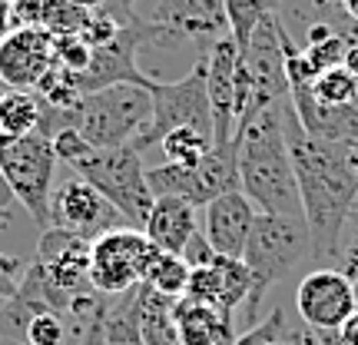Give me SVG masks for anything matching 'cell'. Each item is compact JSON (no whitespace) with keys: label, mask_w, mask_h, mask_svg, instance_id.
Here are the masks:
<instances>
[{"label":"cell","mask_w":358,"mask_h":345,"mask_svg":"<svg viewBox=\"0 0 358 345\" xmlns=\"http://www.w3.org/2000/svg\"><path fill=\"white\" fill-rule=\"evenodd\" d=\"M146 183L153 190V199L169 196V199H182V203L196 206V209H206L213 199L239 190V150H236V140L226 143V146H213L203 163L192 169L173 167V163L146 169Z\"/></svg>","instance_id":"obj_7"},{"label":"cell","mask_w":358,"mask_h":345,"mask_svg":"<svg viewBox=\"0 0 358 345\" xmlns=\"http://www.w3.org/2000/svg\"><path fill=\"white\" fill-rule=\"evenodd\" d=\"M83 183H90L100 192L106 203L113 206L120 219L143 230L146 216L153 209V190L146 183V169H143V153H136L133 146H120V150H93V153L70 167Z\"/></svg>","instance_id":"obj_5"},{"label":"cell","mask_w":358,"mask_h":345,"mask_svg":"<svg viewBox=\"0 0 358 345\" xmlns=\"http://www.w3.org/2000/svg\"><path fill=\"white\" fill-rule=\"evenodd\" d=\"M256 216H259V209L252 206V199L243 190H236L206 206V219L199 232H203V239L209 243V249L216 256L243 259L249 232L256 226Z\"/></svg>","instance_id":"obj_17"},{"label":"cell","mask_w":358,"mask_h":345,"mask_svg":"<svg viewBox=\"0 0 358 345\" xmlns=\"http://www.w3.org/2000/svg\"><path fill=\"white\" fill-rule=\"evenodd\" d=\"M312 97L325 106H348L358 103V80L348 73L345 66H332L312 80Z\"/></svg>","instance_id":"obj_28"},{"label":"cell","mask_w":358,"mask_h":345,"mask_svg":"<svg viewBox=\"0 0 358 345\" xmlns=\"http://www.w3.org/2000/svg\"><path fill=\"white\" fill-rule=\"evenodd\" d=\"M348 70V73H352V77L358 80V37L355 34H352V37H348V50H345V64H342Z\"/></svg>","instance_id":"obj_34"},{"label":"cell","mask_w":358,"mask_h":345,"mask_svg":"<svg viewBox=\"0 0 358 345\" xmlns=\"http://www.w3.org/2000/svg\"><path fill=\"white\" fill-rule=\"evenodd\" d=\"M299 319L315 332H338L342 322L355 312L352 282L338 269H312L295 289Z\"/></svg>","instance_id":"obj_13"},{"label":"cell","mask_w":358,"mask_h":345,"mask_svg":"<svg viewBox=\"0 0 358 345\" xmlns=\"http://www.w3.org/2000/svg\"><path fill=\"white\" fill-rule=\"evenodd\" d=\"M40 269V276L50 282L57 293L77 299L80 293H90V239L66 230H43L37 243V253L30 259Z\"/></svg>","instance_id":"obj_12"},{"label":"cell","mask_w":358,"mask_h":345,"mask_svg":"<svg viewBox=\"0 0 358 345\" xmlns=\"http://www.w3.org/2000/svg\"><path fill=\"white\" fill-rule=\"evenodd\" d=\"M189 262L182 256H169V253H159L153 259V266L146 272V286L159 295H169V299H182L186 295V286H189Z\"/></svg>","instance_id":"obj_26"},{"label":"cell","mask_w":358,"mask_h":345,"mask_svg":"<svg viewBox=\"0 0 358 345\" xmlns=\"http://www.w3.org/2000/svg\"><path fill=\"white\" fill-rule=\"evenodd\" d=\"M196 232H199L196 206L182 203V199H169V196L153 199V209H150L146 226H143V236H146L159 253L182 256Z\"/></svg>","instance_id":"obj_18"},{"label":"cell","mask_w":358,"mask_h":345,"mask_svg":"<svg viewBox=\"0 0 358 345\" xmlns=\"http://www.w3.org/2000/svg\"><path fill=\"white\" fill-rule=\"evenodd\" d=\"M153 24H159L166 34L189 37L199 47V57L213 50L219 37L229 34L226 0H159L153 10Z\"/></svg>","instance_id":"obj_16"},{"label":"cell","mask_w":358,"mask_h":345,"mask_svg":"<svg viewBox=\"0 0 358 345\" xmlns=\"http://www.w3.org/2000/svg\"><path fill=\"white\" fill-rule=\"evenodd\" d=\"M43 100L30 90H3L0 93V146L24 140L40 129Z\"/></svg>","instance_id":"obj_21"},{"label":"cell","mask_w":358,"mask_h":345,"mask_svg":"<svg viewBox=\"0 0 358 345\" xmlns=\"http://www.w3.org/2000/svg\"><path fill=\"white\" fill-rule=\"evenodd\" d=\"M77 345H103V335H100V316L93 322H87V329L80 332V342Z\"/></svg>","instance_id":"obj_33"},{"label":"cell","mask_w":358,"mask_h":345,"mask_svg":"<svg viewBox=\"0 0 358 345\" xmlns=\"http://www.w3.org/2000/svg\"><path fill=\"white\" fill-rule=\"evenodd\" d=\"M57 169V156L47 136L30 133L24 140L0 146V173L10 186L13 199L27 209V216L40 230H50V183Z\"/></svg>","instance_id":"obj_9"},{"label":"cell","mask_w":358,"mask_h":345,"mask_svg":"<svg viewBox=\"0 0 358 345\" xmlns=\"http://www.w3.org/2000/svg\"><path fill=\"white\" fill-rule=\"evenodd\" d=\"M308 256H312V236H308L306 219L259 213L243 253V262L252 276V293L243 309L245 329H252L259 322V302L266 299L268 289L275 282L289 279L295 266H302Z\"/></svg>","instance_id":"obj_3"},{"label":"cell","mask_w":358,"mask_h":345,"mask_svg":"<svg viewBox=\"0 0 358 345\" xmlns=\"http://www.w3.org/2000/svg\"><path fill=\"white\" fill-rule=\"evenodd\" d=\"M345 50H348V34H338L325 24H312L308 27V47L302 50L306 64L312 66V73L319 77L332 66L345 64Z\"/></svg>","instance_id":"obj_24"},{"label":"cell","mask_w":358,"mask_h":345,"mask_svg":"<svg viewBox=\"0 0 358 345\" xmlns=\"http://www.w3.org/2000/svg\"><path fill=\"white\" fill-rule=\"evenodd\" d=\"M0 345H20V342H7V339H0Z\"/></svg>","instance_id":"obj_39"},{"label":"cell","mask_w":358,"mask_h":345,"mask_svg":"<svg viewBox=\"0 0 358 345\" xmlns=\"http://www.w3.org/2000/svg\"><path fill=\"white\" fill-rule=\"evenodd\" d=\"M159 256L143 230L116 226L90 243V286L100 295H123L136 289Z\"/></svg>","instance_id":"obj_8"},{"label":"cell","mask_w":358,"mask_h":345,"mask_svg":"<svg viewBox=\"0 0 358 345\" xmlns=\"http://www.w3.org/2000/svg\"><path fill=\"white\" fill-rule=\"evenodd\" d=\"M213 276H216V295H219V309L226 312H236V306L249 299L252 293V276L245 269L243 259H226L216 256L213 259Z\"/></svg>","instance_id":"obj_25"},{"label":"cell","mask_w":358,"mask_h":345,"mask_svg":"<svg viewBox=\"0 0 358 345\" xmlns=\"http://www.w3.org/2000/svg\"><path fill=\"white\" fill-rule=\"evenodd\" d=\"M100 335H103V345H143L140 286L123 295H103Z\"/></svg>","instance_id":"obj_20"},{"label":"cell","mask_w":358,"mask_h":345,"mask_svg":"<svg viewBox=\"0 0 358 345\" xmlns=\"http://www.w3.org/2000/svg\"><path fill=\"white\" fill-rule=\"evenodd\" d=\"M47 0H10V13L20 27H40Z\"/></svg>","instance_id":"obj_31"},{"label":"cell","mask_w":358,"mask_h":345,"mask_svg":"<svg viewBox=\"0 0 358 345\" xmlns=\"http://www.w3.org/2000/svg\"><path fill=\"white\" fill-rule=\"evenodd\" d=\"M179 345H232L239 339L232 312L209 302H196L189 295L176 299Z\"/></svg>","instance_id":"obj_19"},{"label":"cell","mask_w":358,"mask_h":345,"mask_svg":"<svg viewBox=\"0 0 358 345\" xmlns=\"http://www.w3.org/2000/svg\"><path fill=\"white\" fill-rule=\"evenodd\" d=\"M352 295H355V309H358V279L352 282Z\"/></svg>","instance_id":"obj_38"},{"label":"cell","mask_w":358,"mask_h":345,"mask_svg":"<svg viewBox=\"0 0 358 345\" xmlns=\"http://www.w3.org/2000/svg\"><path fill=\"white\" fill-rule=\"evenodd\" d=\"M159 150L166 156V163L192 169L199 167L206 160V153L213 150V140L203 136V133H196V129H173V133H166L159 140Z\"/></svg>","instance_id":"obj_27"},{"label":"cell","mask_w":358,"mask_h":345,"mask_svg":"<svg viewBox=\"0 0 358 345\" xmlns=\"http://www.w3.org/2000/svg\"><path fill=\"white\" fill-rule=\"evenodd\" d=\"M352 169H355V179H358V150H352Z\"/></svg>","instance_id":"obj_37"},{"label":"cell","mask_w":358,"mask_h":345,"mask_svg":"<svg viewBox=\"0 0 358 345\" xmlns=\"http://www.w3.org/2000/svg\"><path fill=\"white\" fill-rule=\"evenodd\" d=\"M10 24H13V13H10V0H0V40L10 34Z\"/></svg>","instance_id":"obj_35"},{"label":"cell","mask_w":358,"mask_h":345,"mask_svg":"<svg viewBox=\"0 0 358 345\" xmlns=\"http://www.w3.org/2000/svg\"><path fill=\"white\" fill-rule=\"evenodd\" d=\"M57 70V47L47 27H17L0 40V83L7 90H30Z\"/></svg>","instance_id":"obj_11"},{"label":"cell","mask_w":358,"mask_h":345,"mask_svg":"<svg viewBox=\"0 0 358 345\" xmlns=\"http://www.w3.org/2000/svg\"><path fill=\"white\" fill-rule=\"evenodd\" d=\"M13 203H17V199H13L10 186H7V179H3V173H0V213H7V209H10Z\"/></svg>","instance_id":"obj_36"},{"label":"cell","mask_w":358,"mask_h":345,"mask_svg":"<svg viewBox=\"0 0 358 345\" xmlns=\"http://www.w3.org/2000/svg\"><path fill=\"white\" fill-rule=\"evenodd\" d=\"M153 116V100L146 87L120 83L96 93H83L73 103V129H80L93 150L133 146Z\"/></svg>","instance_id":"obj_4"},{"label":"cell","mask_w":358,"mask_h":345,"mask_svg":"<svg viewBox=\"0 0 358 345\" xmlns=\"http://www.w3.org/2000/svg\"><path fill=\"white\" fill-rule=\"evenodd\" d=\"M282 103L256 106L236 127V150H239V190L252 199L259 213L272 216H302L299 183L292 173L285 127H282Z\"/></svg>","instance_id":"obj_2"},{"label":"cell","mask_w":358,"mask_h":345,"mask_svg":"<svg viewBox=\"0 0 358 345\" xmlns=\"http://www.w3.org/2000/svg\"><path fill=\"white\" fill-rule=\"evenodd\" d=\"M50 146H53V156H57L60 163H66V167H77V163H83V160L93 153L90 140L73 127L60 129L57 136H50Z\"/></svg>","instance_id":"obj_29"},{"label":"cell","mask_w":358,"mask_h":345,"mask_svg":"<svg viewBox=\"0 0 358 345\" xmlns=\"http://www.w3.org/2000/svg\"><path fill=\"white\" fill-rule=\"evenodd\" d=\"M282 10V0H226V24L239 53H245L256 27Z\"/></svg>","instance_id":"obj_23"},{"label":"cell","mask_w":358,"mask_h":345,"mask_svg":"<svg viewBox=\"0 0 358 345\" xmlns=\"http://www.w3.org/2000/svg\"><path fill=\"white\" fill-rule=\"evenodd\" d=\"M282 127H285V146L299 183L302 219L312 236V259L322 262V269H332L348 213L358 203L352 150L306 133V127L295 116L292 97L282 106Z\"/></svg>","instance_id":"obj_1"},{"label":"cell","mask_w":358,"mask_h":345,"mask_svg":"<svg viewBox=\"0 0 358 345\" xmlns=\"http://www.w3.org/2000/svg\"><path fill=\"white\" fill-rule=\"evenodd\" d=\"M166 30L159 24H140V20H129L116 30L113 40H106L103 47H93V60L90 66L73 77V87L77 93H96V90H106V87H120V83H133V87H153V80L143 73L136 66V47L143 40H153V37H163Z\"/></svg>","instance_id":"obj_10"},{"label":"cell","mask_w":358,"mask_h":345,"mask_svg":"<svg viewBox=\"0 0 358 345\" xmlns=\"http://www.w3.org/2000/svg\"><path fill=\"white\" fill-rule=\"evenodd\" d=\"M243 53L236 40L226 34L213 43L206 53V97H209V113H213V146H226L236 136V77H239Z\"/></svg>","instance_id":"obj_14"},{"label":"cell","mask_w":358,"mask_h":345,"mask_svg":"<svg viewBox=\"0 0 358 345\" xmlns=\"http://www.w3.org/2000/svg\"><path fill=\"white\" fill-rule=\"evenodd\" d=\"M120 213L103 199L83 179H66L64 186L50 192V226L66 232H77L83 239H100L103 232L116 230Z\"/></svg>","instance_id":"obj_15"},{"label":"cell","mask_w":358,"mask_h":345,"mask_svg":"<svg viewBox=\"0 0 358 345\" xmlns=\"http://www.w3.org/2000/svg\"><path fill=\"white\" fill-rule=\"evenodd\" d=\"M24 272H27V262H20L17 256L0 253V299H3V302L17 295L20 282H24Z\"/></svg>","instance_id":"obj_30"},{"label":"cell","mask_w":358,"mask_h":345,"mask_svg":"<svg viewBox=\"0 0 358 345\" xmlns=\"http://www.w3.org/2000/svg\"><path fill=\"white\" fill-rule=\"evenodd\" d=\"M338 342L342 345H358V309L342 322V329H338Z\"/></svg>","instance_id":"obj_32"},{"label":"cell","mask_w":358,"mask_h":345,"mask_svg":"<svg viewBox=\"0 0 358 345\" xmlns=\"http://www.w3.org/2000/svg\"><path fill=\"white\" fill-rule=\"evenodd\" d=\"M140 332L143 345H179L176 299L153 293L146 282H140Z\"/></svg>","instance_id":"obj_22"},{"label":"cell","mask_w":358,"mask_h":345,"mask_svg":"<svg viewBox=\"0 0 358 345\" xmlns=\"http://www.w3.org/2000/svg\"><path fill=\"white\" fill-rule=\"evenodd\" d=\"M153 116L143 127V133L133 140V150L143 153L146 146L159 143L173 129H196L213 140V113H209V97H206V53L196 60L189 73L176 83L153 80L150 87Z\"/></svg>","instance_id":"obj_6"}]
</instances>
